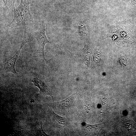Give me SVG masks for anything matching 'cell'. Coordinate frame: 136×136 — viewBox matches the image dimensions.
<instances>
[{
  "label": "cell",
  "instance_id": "6",
  "mask_svg": "<svg viewBox=\"0 0 136 136\" xmlns=\"http://www.w3.org/2000/svg\"><path fill=\"white\" fill-rule=\"evenodd\" d=\"M22 49L20 48L14 55L8 59L4 66L3 70L6 72H10L17 75L18 74L15 69V65L19 55Z\"/></svg>",
  "mask_w": 136,
  "mask_h": 136
},
{
  "label": "cell",
  "instance_id": "9",
  "mask_svg": "<svg viewBox=\"0 0 136 136\" xmlns=\"http://www.w3.org/2000/svg\"><path fill=\"white\" fill-rule=\"evenodd\" d=\"M7 10L9 12L14 11V6L16 0H2Z\"/></svg>",
  "mask_w": 136,
  "mask_h": 136
},
{
  "label": "cell",
  "instance_id": "10",
  "mask_svg": "<svg viewBox=\"0 0 136 136\" xmlns=\"http://www.w3.org/2000/svg\"><path fill=\"white\" fill-rule=\"evenodd\" d=\"M86 29L85 26L82 23H79L78 31L79 35L82 37H83V35L84 37L86 36L87 33Z\"/></svg>",
  "mask_w": 136,
  "mask_h": 136
},
{
  "label": "cell",
  "instance_id": "4",
  "mask_svg": "<svg viewBox=\"0 0 136 136\" xmlns=\"http://www.w3.org/2000/svg\"><path fill=\"white\" fill-rule=\"evenodd\" d=\"M74 94H73L65 99L57 102L53 101L50 104L51 107L55 110L65 111L71 107L74 101Z\"/></svg>",
  "mask_w": 136,
  "mask_h": 136
},
{
  "label": "cell",
  "instance_id": "7",
  "mask_svg": "<svg viewBox=\"0 0 136 136\" xmlns=\"http://www.w3.org/2000/svg\"><path fill=\"white\" fill-rule=\"evenodd\" d=\"M29 26L25 27L23 39L20 47L22 49L26 44L32 42L35 38L33 33L32 32Z\"/></svg>",
  "mask_w": 136,
  "mask_h": 136
},
{
  "label": "cell",
  "instance_id": "11",
  "mask_svg": "<svg viewBox=\"0 0 136 136\" xmlns=\"http://www.w3.org/2000/svg\"><path fill=\"white\" fill-rule=\"evenodd\" d=\"M124 3L133 7H136V0H122Z\"/></svg>",
  "mask_w": 136,
  "mask_h": 136
},
{
  "label": "cell",
  "instance_id": "2",
  "mask_svg": "<svg viewBox=\"0 0 136 136\" xmlns=\"http://www.w3.org/2000/svg\"><path fill=\"white\" fill-rule=\"evenodd\" d=\"M30 0H21L19 6L14 8V16L9 27H26L33 22V18L29 8Z\"/></svg>",
  "mask_w": 136,
  "mask_h": 136
},
{
  "label": "cell",
  "instance_id": "3",
  "mask_svg": "<svg viewBox=\"0 0 136 136\" xmlns=\"http://www.w3.org/2000/svg\"><path fill=\"white\" fill-rule=\"evenodd\" d=\"M35 38L37 41L38 44L37 50L34 53L33 56L35 57H40L46 62L48 61L45 58L44 53V47L46 44L50 43L46 36L45 32V24L44 21H42L38 29L33 33Z\"/></svg>",
  "mask_w": 136,
  "mask_h": 136
},
{
  "label": "cell",
  "instance_id": "8",
  "mask_svg": "<svg viewBox=\"0 0 136 136\" xmlns=\"http://www.w3.org/2000/svg\"><path fill=\"white\" fill-rule=\"evenodd\" d=\"M52 113L53 119L55 122L58 124L63 126H68L69 122L66 118L59 116L53 111Z\"/></svg>",
  "mask_w": 136,
  "mask_h": 136
},
{
  "label": "cell",
  "instance_id": "1",
  "mask_svg": "<svg viewBox=\"0 0 136 136\" xmlns=\"http://www.w3.org/2000/svg\"><path fill=\"white\" fill-rule=\"evenodd\" d=\"M109 33V36L115 40L124 39L131 45L136 40V26L131 20L118 22L112 26Z\"/></svg>",
  "mask_w": 136,
  "mask_h": 136
},
{
  "label": "cell",
  "instance_id": "5",
  "mask_svg": "<svg viewBox=\"0 0 136 136\" xmlns=\"http://www.w3.org/2000/svg\"><path fill=\"white\" fill-rule=\"evenodd\" d=\"M32 82L35 86L38 87L40 89L39 93L37 96L39 97L45 95L51 96L53 99L51 92L49 89L45 82L41 79L36 77L33 79Z\"/></svg>",
  "mask_w": 136,
  "mask_h": 136
}]
</instances>
